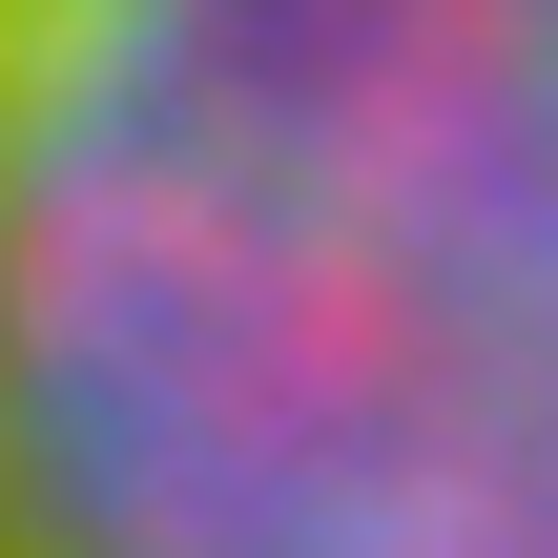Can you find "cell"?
Here are the masks:
<instances>
[{
    "label": "cell",
    "mask_w": 558,
    "mask_h": 558,
    "mask_svg": "<svg viewBox=\"0 0 558 558\" xmlns=\"http://www.w3.org/2000/svg\"><path fill=\"white\" fill-rule=\"evenodd\" d=\"M0 558H558V0H0Z\"/></svg>",
    "instance_id": "cell-1"
}]
</instances>
